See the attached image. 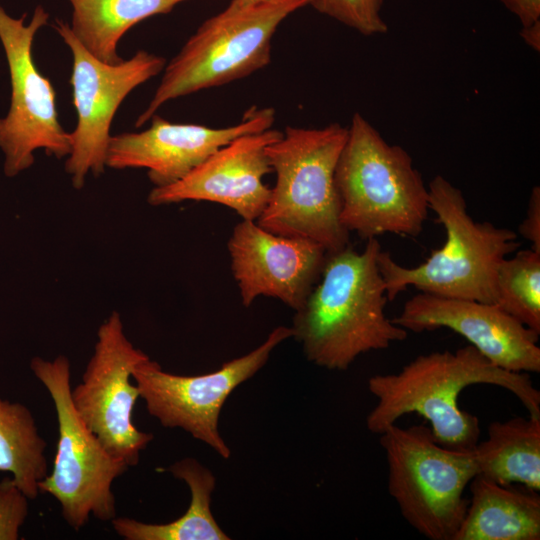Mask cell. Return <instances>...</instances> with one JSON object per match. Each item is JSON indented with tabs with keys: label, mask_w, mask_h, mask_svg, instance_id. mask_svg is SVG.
<instances>
[{
	"label": "cell",
	"mask_w": 540,
	"mask_h": 540,
	"mask_svg": "<svg viewBox=\"0 0 540 540\" xmlns=\"http://www.w3.org/2000/svg\"><path fill=\"white\" fill-rule=\"evenodd\" d=\"M309 0H272L237 7L229 4L205 20L163 69V76L135 127L148 122L165 103L226 85L266 67L279 25Z\"/></svg>",
	"instance_id": "8992f818"
},
{
	"label": "cell",
	"mask_w": 540,
	"mask_h": 540,
	"mask_svg": "<svg viewBox=\"0 0 540 540\" xmlns=\"http://www.w3.org/2000/svg\"><path fill=\"white\" fill-rule=\"evenodd\" d=\"M384 0H309L324 14L364 36L386 33L388 26L381 16Z\"/></svg>",
	"instance_id": "603a6c76"
},
{
	"label": "cell",
	"mask_w": 540,
	"mask_h": 540,
	"mask_svg": "<svg viewBox=\"0 0 540 540\" xmlns=\"http://www.w3.org/2000/svg\"><path fill=\"white\" fill-rule=\"evenodd\" d=\"M290 337L291 327L278 326L254 350L202 375L172 374L148 358L133 369L132 380L147 412L163 427L180 428L228 459L231 451L218 429L224 403L266 364L274 348Z\"/></svg>",
	"instance_id": "8fae6325"
},
{
	"label": "cell",
	"mask_w": 540,
	"mask_h": 540,
	"mask_svg": "<svg viewBox=\"0 0 540 540\" xmlns=\"http://www.w3.org/2000/svg\"><path fill=\"white\" fill-rule=\"evenodd\" d=\"M148 358L127 338L119 312L113 311L98 328L81 382L71 389L72 404L84 424L109 453L129 467L139 463L141 452L153 439L133 421L140 394L132 383V372Z\"/></svg>",
	"instance_id": "7c38bea8"
},
{
	"label": "cell",
	"mask_w": 540,
	"mask_h": 540,
	"mask_svg": "<svg viewBox=\"0 0 540 540\" xmlns=\"http://www.w3.org/2000/svg\"><path fill=\"white\" fill-rule=\"evenodd\" d=\"M379 436L388 492L403 518L430 540H453L469 503L464 491L478 474L473 450L440 445L423 424H393Z\"/></svg>",
	"instance_id": "52a82bcc"
},
{
	"label": "cell",
	"mask_w": 540,
	"mask_h": 540,
	"mask_svg": "<svg viewBox=\"0 0 540 540\" xmlns=\"http://www.w3.org/2000/svg\"><path fill=\"white\" fill-rule=\"evenodd\" d=\"M46 448L31 410L0 396V471L10 473L30 500L49 473Z\"/></svg>",
	"instance_id": "44dd1931"
},
{
	"label": "cell",
	"mask_w": 540,
	"mask_h": 540,
	"mask_svg": "<svg viewBox=\"0 0 540 540\" xmlns=\"http://www.w3.org/2000/svg\"><path fill=\"white\" fill-rule=\"evenodd\" d=\"M406 331L450 329L496 366L522 373L540 372L539 335L495 303L447 298L420 292L391 319Z\"/></svg>",
	"instance_id": "9a60e30c"
},
{
	"label": "cell",
	"mask_w": 540,
	"mask_h": 540,
	"mask_svg": "<svg viewBox=\"0 0 540 540\" xmlns=\"http://www.w3.org/2000/svg\"><path fill=\"white\" fill-rule=\"evenodd\" d=\"M227 247L245 307L267 296L295 311L318 282L328 254L311 239L275 234L252 220L235 225Z\"/></svg>",
	"instance_id": "5bb4252c"
},
{
	"label": "cell",
	"mask_w": 540,
	"mask_h": 540,
	"mask_svg": "<svg viewBox=\"0 0 540 540\" xmlns=\"http://www.w3.org/2000/svg\"><path fill=\"white\" fill-rule=\"evenodd\" d=\"M362 252L350 244L328 252L321 276L293 317V337L308 361L346 370L362 354L404 341L408 331L385 314L388 301L378 266L381 245L366 240Z\"/></svg>",
	"instance_id": "7a4b0ae2"
},
{
	"label": "cell",
	"mask_w": 540,
	"mask_h": 540,
	"mask_svg": "<svg viewBox=\"0 0 540 540\" xmlns=\"http://www.w3.org/2000/svg\"><path fill=\"white\" fill-rule=\"evenodd\" d=\"M518 233L531 243V249L540 253V188L535 186L530 194L527 213L518 227Z\"/></svg>",
	"instance_id": "d4e9b609"
},
{
	"label": "cell",
	"mask_w": 540,
	"mask_h": 540,
	"mask_svg": "<svg viewBox=\"0 0 540 540\" xmlns=\"http://www.w3.org/2000/svg\"><path fill=\"white\" fill-rule=\"evenodd\" d=\"M348 127L331 123L322 128L287 126L266 148L276 180L266 207L256 222L283 236L303 237L327 252L348 246L350 233L341 225L335 170Z\"/></svg>",
	"instance_id": "5b68a950"
},
{
	"label": "cell",
	"mask_w": 540,
	"mask_h": 540,
	"mask_svg": "<svg viewBox=\"0 0 540 540\" xmlns=\"http://www.w3.org/2000/svg\"><path fill=\"white\" fill-rule=\"evenodd\" d=\"M272 0H231L230 4L237 6V7H247L252 5H257L265 2H269Z\"/></svg>",
	"instance_id": "83f0119b"
},
{
	"label": "cell",
	"mask_w": 540,
	"mask_h": 540,
	"mask_svg": "<svg viewBox=\"0 0 540 540\" xmlns=\"http://www.w3.org/2000/svg\"><path fill=\"white\" fill-rule=\"evenodd\" d=\"M168 471L190 490V504L185 513L162 524L116 516L110 522L117 535L125 540H229L211 511L216 485L213 473L191 457L171 464Z\"/></svg>",
	"instance_id": "d6986e66"
},
{
	"label": "cell",
	"mask_w": 540,
	"mask_h": 540,
	"mask_svg": "<svg viewBox=\"0 0 540 540\" xmlns=\"http://www.w3.org/2000/svg\"><path fill=\"white\" fill-rule=\"evenodd\" d=\"M478 474L500 484L540 490V416L493 421L473 449ZM477 474V475H478Z\"/></svg>",
	"instance_id": "ac0fdd59"
},
{
	"label": "cell",
	"mask_w": 540,
	"mask_h": 540,
	"mask_svg": "<svg viewBox=\"0 0 540 540\" xmlns=\"http://www.w3.org/2000/svg\"><path fill=\"white\" fill-rule=\"evenodd\" d=\"M513 254L498 268L495 304L540 334V253L529 249Z\"/></svg>",
	"instance_id": "7402d4cb"
},
{
	"label": "cell",
	"mask_w": 540,
	"mask_h": 540,
	"mask_svg": "<svg viewBox=\"0 0 540 540\" xmlns=\"http://www.w3.org/2000/svg\"><path fill=\"white\" fill-rule=\"evenodd\" d=\"M339 219L368 240L386 233L416 237L429 212L428 187L410 154L389 144L360 113L352 116L335 170Z\"/></svg>",
	"instance_id": "277c9868"
},
{
	"label": "cell",
	"mask_w": 540,
	"mask_h": 540,
	"mask_svg": "<svg viewBox=\"0 0 540 540\" xmlns=\"http://www.w3.org/2000/svg\"><path fill=\"white\" fill-rule=\"evenodd\" d=\"M25 16L13 18L0 5V40L11 80L9 111L0 119V149L8 177L30 168L36 150L57 159L67 158L71 151L70 134L58 119L54 87L32 56L35 35L47 25L49 13L38 5L27 25Z\"/></svg>",
	"instance_id": "30bf717a"
},
{
	"label": "cell",
	"mask_w": 540,
	"mask_h": 540,
	"mask_svg": "<svg viewBox=\"0 0 540 540\" xmlns=\"http://www.w3.org/2000/svg\"><path fill=\"white\" fill-rule=\"evenodd\" d=\"M465 516L453 540H539L538 491L476 475Z\"/></svg>",
	"instance_id": "e0dca14e"
},
{
	"label": "cell",
	"mask_w": 540,
	"mask_h": 540,
	"mask_svg": "<svg viewBox=\"0 0 540 540\" xmlns=\"http://www.w3.org/2000/svg\"><path fill=\"white\" fill-rule=\"evenodd\" d=\"M30 369L49 393L58 425L53 468L40 481V493L59 503L62 517L75 531L91 516L111 521L117 513L113 482L129 466L106 450L76 412L71 401V364L66 356L53 360L34 357Z\"/></svg>",
	"instance_id": "ba28073f"
},
{
	"label": "cell",
	"mask_w": 540,
	"mask_h": 540,
	"mask_svg": "<svg viewBox=\"0 0 540 540\" xmlns=\"http://www.w3.org/2000/svg\"><path fill=\"white\" fill-rule=\"evenodd\" d=\"M427 187L429 210L444 227L445 242L416 267L400 265L389 252H379L388 301L412 286L436 296L495 303L498 268L518 250V233L475 221L462 191L443 176H435Z\"/></svg>",
	"instance_id": "3957f363"
},
{
	"label": "cell",
	"mask_w": 540,
	"mask_h": 540,
	"mask_svg": "<svg viewBox=\"0 0 540 540\" xmlns=\"http://www.w3.org/2000/svg\"><path fill=\"white\" fill-rule=\"evenodd\" d=\"M520 36L528 46L537 52L540 51V21L522 27Z\"/></svg>",
	"instance_id": "4316f807"
},
{
	"label": "cell",
	"mask_w": 540,
	"mask_h": 540,
	"mask_svg": "<svg viewBox=\"0 0 540 540\" xmlns=\"http://www.w3.org/2000/svg\"><path fill=\"white\" fill-rule=\"evenodd\" d=\"M476 384L506 389L529 415L540 416V391L529 373L502 369L469 344L456 351L419 355L396 373L371 376L367 387L377 403L366 417V427L379 435L403 416L416 413L429 422L440 445L473 450L480 438V422L461 409L458 400L466 387Z\"/></svg>",
	"instance_id": "6da1fadb"
},
{
	"label": "cell",
	"mask_w": 540,
	"mask_h": 540,
	"mask_svg": "<svg viewBox=\"0 0 540 540\" xmlns=\"http://www.w3.org/2000/svg\"><path fill=\"white\" fill-rule=\"evenodd\" d=\"M29 498L12 477L0 481V540H17L29 512Z\"/></svg>",
	"instance_id": "cb8c5ba5"
},
{
	"label": "cell",
	"mask_w": 540,
	"mask_h": 540,
	"mask_svg": "<svg viewBox=\"0 0 540 540\" xmlns=\"http://www.w3.org/2000/svg\"><path fill=\"white\" fill-rule=\"evenodd\" d=\"M281 135V131L270 128L235 138L179 181L154 187L148 203L161 206L209 201L231 208L242 220L256 221L270 196V188L263 181L272 173L266 148Z\"/></svg>",
	"instance_id": "2e32d148"
},
{
	"label": "cell",
	"mask_w": 540,
	"mask_h": 540,
	"mask_svg": "<svg viewBox=\"0 0 540 540\" xmlns=\"http://www.w3.org/2000/svg\"><path fill=\"white\" fill-rule=\"evenodd\" d=\"M499 1L519 19L522 27L540 21V0Z\"/></svg>",
	"instance_id": "484cf974"
},
{
	"label": "cell",
	"mask_w": 540,
	"mask_h": 540,
	"mask_svg": "<svg viewBox=\"0 0 540 540\" xmlns=\"http://www.w3.org/2000/svg\"><path fill=\"white\" fill-rule=\"evenodd\" d=\"M187 0H69L70 29L78 41L97 59L117 64L123 59L118 44L139 22L171 12Z\"/></svg>",
	"instance_id": "ffe728a7"
},
{
	"label": "cell",
	"mask_w": 540,
	"mask_h": 540,
	"mask_svg": "<svg viewBox=\"0 0 540 540\" xmlns=\"http://www.w3.org/2000/svg\"><path fill=\"white\" fill-rule=\"evenodd\" d=\"M54 29L73 58L69 83L77 122L69 132L71 151L65 171L80 190L89 174L99 176L105 170L111 123L119 106L136 87L160 74L166 60L139 50L127 60L109 64L94 57L63 20L56 19Z\"/></svg>",
	"instance_id": "9c48e42d"
},
{
	"label": "cell",
	"mask_w": 540,
	"mask_h": 540,
	"mask_svg": "<svg viewBox=\"0 0 540 540\" xmlns=\"http://www.w3.org/2000/svg\"><path fill=\"white\" fill-rule=\"evenodd\" d=\"M150 120V127L144 131L111 135L106 167L146 169L154 187H164L185 177L235 138L272 128L275 110L251 107L239 123L223 128L173 123L157 113Z\"/></svg>",
	"instance_id": "4fadbf2b"
}]
</instances>
